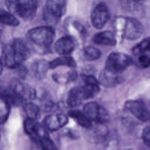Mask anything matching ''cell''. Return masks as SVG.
Instances as JSON below:
<instances>
[{
	"mask_svg": "<svg viewBox=\"0 0 150 150\" xmlns=\"http://www.w3.org/2000/svg\"><path fill=\"white\" fill-rule=\"evenodd\" d=\"M30 54L31 49L29 45L22 39L15 38L4 46L1 60L4 66L16 69L22 65Z\"/></svg>",
	"mask_w": 150,
	"mask_h": 150,
	"instance_id": "1",
	"label": "cell"
},
{
	"mask_svg": "<svg viewBox=\"0 0 150 150\" xmlns=\"http://www.w3.org/2000/svg\"><path fill=\"white\" fill-rule=\"evenodd\" d=\"M8 11L23 20L32 19L38 10L36 0H5Z\"/></svg>",
	"mask_w": 150,
	"mask_h": 150,
	"instance_id": "2",
	"label": "cell"
},
{
	"mask_svg": "<svg viewBox=\"0 0 150 150\" xmlns=\"http://www.w3.org/2000/svg\"><path fill=\"white\" fill-rule=\"evenodd\" d=\"M28 39L35 46L41 48H48L53 42L55 30L50 26H40L29 30L27 33Z\"/></svg>",
	"mask_w": 150,
	"mask_h": 150,
	"instance_id": "3",
	"label": "cell"
},
{
	"mask_svg": "<svg viewBox=\"0 0 150 150\" xmlns=\"http://www.w3.org/2000/svg\"><path fill=\"white\" fill-rule=\"evenodd\" d=\"M67 0H47L43 12L44 20L50 24L57 23L66 13Z\"/></svg>",
	"mask_w": 150,
	"mask_h": 150,
	"instance_id": "4",
	"label": "cell"
},
{
	"mask_svg": "<svg viewBox=\"0 0 150 150\" xmlns=\"http://www.w3.org/2000/svg\"><path fill=\"white\" fill-rule=\"evenodd\" d=\"M132 63V59L128 54L121 52H112L107 57L105 68L110 72L119 74Z\"/></svg>",
	"mask_w": 150,
	"mask_h": 150,
	"instance_id": "5",
	"label": "cell"
},
{
	"mask_svg": "<svg viewBox=\"0 0 150 150\" xmlns=\"http://www.w3.org/2000/svg\"><path fill=\"white\" fill-rule=\"evenodd\" d=\"M83 112L91 121L98 124H103L110 120L108 111L96 102H89L83 107Z\"/></svg>",
	"mask_w": 150,
	"mask_h": 150,
	"instance_id": "6",
	"label": "cell"
},
{
	"mask_svg": "<svg viewBox=\"0 0 150 150\" xmlns=\"http://www.w3.org/2000/svg\"><path fill=\"white\" fill-rule=\"evenodd\" d=\"M110 18V13L107 6L103 2L98 4L91 13V22L96 29L103 28Z\"/></svg>",
	"mask_w": 150,
	"mask_h": 150,
	"instance_id": "7",
	"label": "cell"
},
{
	"mask_svg": "<svg viewBox=\"0 0 150 150\" xmlns=\"http://www.w3.org/2000/svg\"><path fill=\"white\" fill-rule=\"evenodd\" d=\"M23 128L25 132L36 143L40 139L48 135L47 131L43 125L36 120L26 118L23 121Z\"/></svg>",
	"mask_w": 150,
	"mask_h": 150,
	"instance_id": "8",
	"label": "cell"
},
{
	"mask_svg": "<svg viewBox=\"0 0 150 150\" xmlns=\"http://www.w3.org/2000/svg\"><path fill=\"white\" fill-rule=\"evenodd\" d=\"M68 122L69 117L67 115L54 113L46 116L42 121V125L48 132H53L62 128Z\"/></svg>",
	"mask_w": 150,
	"mask_h": 150,
	"instance_id": "9",
	"label": "cell"
},
{
	"mask_svg": "<svg viewBox=\"0 0 150 150\" xmlns=\"http://www.w3.org/2000/svg\"><path fill=\"white\" fill-rule=\"evenodd\" d=\"M125 108L138 120L145 122L150 119V111L140 100H128L125 103Z\"/></svg>",
	"mask_w": 150,
	"mask_h": 150,
	"instance_id": "10",
	"label": "cell"
},
{
	"mask_svg": "<svg viewBox=\"0 0 150 150\" xmlns=\"http://www.w3.org/2000/svg\"><path fill=\"white\" fill-rule=\"evenodd\" d=\"M144 28L141 23L135 19H125L123 29V37L129 40L138 39L143 33Z\"/></svg>",
	"mask_w": 150,
	"mask_h": 150,
	"instance_id": "11",
	"label": "cell"
},
{
	"mask_svg": "<svg viewBox=\"0 0 150 150\" xmlns=\"http://www.w3.org/2000/svg\"><path fill=\"white\" fill-rule=\"evenodd\" d=\"M76 46L77 42L73 36L64 35L55 42L54 49L60 55H69L74 51Z\"/></svg>",
	"mask_w": 150,
	"mask_h": 150,
	"instance_id": "12",
	"label": "cell"
},
{
	"mask_svg": "<svg viewBox=\"0 0 150 150\" xmlns=\"http://www.w3.org/2000/svg\"><path fill=\"white\" fill-rule=\"evenodd\" d=\"M0 96L5 98L12 107H19L26 100L11 86L0 88Z\"/></svg>",
	"mask_w": 150,
	"mask_h": 150,
	"instance_id": "13",
	"label": "cell"
},
{
	"mask_svg": "<svg viewBox=\"0 0 150 150\" xmlns=\"http://www.w3.org/2000/svg\"><path fill=\"white\" fill-rule=\"evenodd\" d=\"M86 100H88V98L83 86L75 87L69 91L67 104L69 107L74 108L80 105Z\"/></svg>",
	"mask_w": 150,
	"mask_h": 150,
	"instance_id": "14",
	"label": "cell"
},
{
	"mask_svg": "<svg viewBox=\"0 0 150 150\" xmlns=\"http://www.w3.org/2000/svg\"><path fill=\"white\" fill-rule=\"evenodd\" d=\"M49 69V62L45 59H39L34 61L31 65V72L34 77L42 80L46 76Z\"/></svg>",
	"mask_w": 150,
	"mask_h": 150,
	"instance_id": "15",
	"label": "cell"
},
{
	"mask_svg": "<svg viewBox=\"0 0 150 150\" xmlns=\"http://www.w3.org/2000/svg\"><path fill=\"white\" fill-rule=\"evenodd\" d=\"M93 41L96 45L111 46H115L117 43L114 34L108 30L96 33L93 38Z\"/></svg>",
	"mask_w": 150,
	"mask_h": 150,
	"instance_id": "16",
	"label": "cell"
},
{
	"mask_svg": "<svg viewBox=\"0 0 150 150\" xmlns=\"http://www.w3.org/2000/svg\"><path fill=\"white\" fill-rule=\"evenodd\" d=\"M14 88L26 101L33 100L36 97V91L29 85L19 80H15L11 85Z\"/></svg>",
	"mask_w": 150,
	"mask_h": 150,
	"instance_id": "17",
	"label": "cell"
},
{
	"mask_svg": "<svg viewBox=\"0 0 150 150\" xmlns=\"http://www.w3.org/2000/svg\"><path fill=\"white\" fill-rule=\"evenodd\" d=\"M122 77L118 74H115L110 72L105 69H104L100 73L99 81L105 87H114L122 82Z\"/></svg>",
	"mask_w": 150,
	"mask_h": 150,
	"instance_id": "18",
	"label": "cell"
},
{
	"mask_svg": "<svg viewBox=\"0 0 150 150\" xmlns=\"http://www.w3.org/2000/svg\"><path fill=\"white\" fill-rule=\"evenodd\" d=\"M68 115L73 118L78 125L83 128H90L92 126L91 121L84 112L79 110L74 109L69 111Z\"/></svg>",
	"mask_w": 150,
	"mask_h": 150,
	"instance_id": "19",
	"label": "cell"
},
{
	"mask_svg": "<svg viewBox=\"0 0 150 150\" xmlns=\"http://www.w3.org/2000/svg\"><path fill=\"white\" fill-rule=\"evenodd\" d=\"M50 69H54L60 66H67L70 68H74L76 62L73 57L68 55H62V56L55 58L49 62Z\"/></svg>",
	"mask_w": 150,
	"mask_h": 150,
	"instance_id": "20",
	"label": "cell"
},
{
	"mask_svg": "<svg viewBox=\"0 0 150 150\" xmlns=\"http://www.w3.org/2000/svg\"><path fill=\"white\" fill-rule=\"evenodd\" d=\"M77 77V72L72 68L64 73H55L52 75L53 81L62 84H66L74 81Z\"/></svg>",
	"mask_w": 150,
	"mask_h": 150,
	"instance_id": "21",
	"label": "cell"
},
{
	"mask_svg": "<svg viewBox=\"0 0 150 150\" xmlns=\"http://www.w3.org/2000/svg\"><path fill=\"white\" fill-rule=\"evenodd\" d=\"M0 23L9 26L16 27L19 25V21L15 15L9 11L0 9Z\"/></svg>",
	"mask_w": 150,
	"mask_h": 150,
	"instance_id": "22",
	"label": "cell"
},
{
	"mask_svg": "<svg viewBox=\"0 0 150 150\" xmlns=\"http://www.w3.org/2000/svg\"><path fill=\"white\" fill-rule=\"evenodd\" d=\"M22 108L26 118L37 120L40 116V107L34 103L26 101L22 105Z\"/></svg>",
	"mask_w": 150,
	"mask_h": 150,
	"instance_id": "23",
	"label": "cell"
},
{
	"mask_svg": "<svg viewBox=\"0 0 150 150\" xmlns=\"http://www.w3.org/2000/svg\"><path fill=\"white\" fill-rule=\"evenodd\" d=\"M12 106L8 101L0 96V125H3L8 121Z\"/></svg>",
	"mask_w": 150,
	"mask_h": 150,
	"instance_id": "24",
	"label": "cell"
},
{
	"mask_svg": "<svg viewBox=\"0 0 150 150\" xmlns=\"http://www.w3.org/2000/svg\"><path fill=\"white\" fill-rule=\"evenodd\" d=\"M83 54L85 59L88 61H94L98 59L101 55V52L92 46H87L83 49Z\"/></svg>",
	"mask_w": 150,
	"mask_h": 150,
	"instance_id": "25",
	"label": "cell"
},
{
	"mask_svg": "<svg viewBox=\"0 0 150 150\" xmlns=\"http://www.w3.org/2000/svg\"><path fill=\"white\" fill-rule=\"evenodd\" d=\"M36 145L42 149L45 150H55L57 149V147L52 139L46 135L40 139L36 143Z\"/></svg>",
	"mask_w": 150,
	"mask_h": 150,
	"instance_id": "26",
	"label": "cell"
},
{
	"mask_svg": "<svg viewBox=\"0 0 150 150\" xmlns=\"http://www.w3.org/2000/svg\"><path fill=\"white\" fill-rule=\"evenodd\" d=\"M150 49V38H147L136 45L132 49V53L135 56H138L142 52Z\"/></svg>",
	"mask_w": 150,
	"mask_h": 150,
	"instance_id": "27",
	"label": "cell"
},
{
	"mask_svg": "<svg viewBox=\"0 0 150 150\" xmlns=\"http://www.w3.org/2000/svg\"><path fill=\"white\" fill-rule=\"evenodd\" d=\"M138 62L140 66L144 68L150 66V49L144 51L138 55Z\"/></svg>",
	"mask_w": 150,
	"mask_h": 150,
	"instance_id": "28",
	"label": "cell"
},
{
	"mask_svg": "<svg viewBox=\"0 0 150 150\" xmlns=\"http://www.w3.org/2000/svg\"><path fill=\"white\" fill-rule=\"evenodd\" d=\"M81 79L84 82V84H87L94 86L100 87V81L98 80L94 76L83 74L81 76Z\"/></svg>",
	"mask_w": 150,
	"mask_h": 150,
	"instance_id": "29",
	"label": "cell"
},
{
	"mask_svg": "<svg viewBox=\"0 0 150 150\" xmlns=\"http://www.w3.org/2000/svg\"><path fill=\"white\" fill-rule=\"evenodd\" d=\"M62 133L63 135L69 137L73 139H76L79 137L78 132L71 128H65L62 131Z\"/></svg>",
	"mask_w": 150,
	"mask_h": 150,
	"instance_id": "30",
	"label": "cell"
},
{
	"mask_svg": "<svg viewBox=\"0 0 150 150\" xmlns=\"http://www.w3.org/2000/svg\"><path fill=\"white\" fill-rule=\"evenodd\" d=\"M141 137L144 143L150 148V126H147L143 129Z\"/></svg>",
	"mask_w": 150,
	"mask_h": 150,
	"instance_id": "31",
	"label": "cell"
},
{
	"mask_svg": "<svg viewBox=\"0 0 150 150\" xmlns=\"http://www.w3.org/2000/svg\"><path fill=\"white\" fill-rule=\"evenodd\" d=\"M16 69H18V70L19 76L21 79L25 78L26 77V76L27 74V70L25 67H23L22 65H21L19 67H18Z\"/></svg>",
	"mask_w": 150,
	"mask_h": 150,
	"instance_id": "32",
	"label": "cell"
},
{
	"mask_svg": "<svg viewBox=\"0 0 150 150\" xmlns=\"http://www.w3.org/2000/svg\"><path fill=\"white\" fill-rule=\"evenodd\" d=\"M3 67H4V65H3L2 62H1V59H0V76H1V74L2 73V71H3Z\"/></svg>",
	"mask_w": 150,
	"mask_h": 150,
	"instance_id": "33",
	"label": "cell"
},
{
	"mask_svg": "<svg viewBox=\"0 0 150 150\" xmlns=\"http://www.w3.org/2000/svg\"><path fill=\"white\" fill-rule=\"evenodd\" d=\"M128 1H131V2H138L141 1L142 0H128Z\"/></svg>",
	"mask_w": 150,
	"mask_h": 150,
	"instance_id": "34",
	"label": "cell"
},
{
	"mask_svg": "<svg viewBox=\"0 0 150 150\" xmlns=\"http://www.w3.org/2000/svg\"><path fill=\"white\" fill-rule=\"evenodd\" d=\"M149 121H150V119H149Z\"/></svg>",
	"mask_w": 150,
	"mask_h": 150,
	"instance_id": "35",
	"label": "cell"
}]
</instances>
